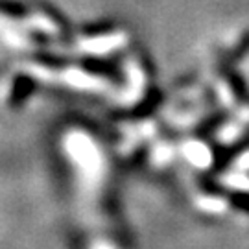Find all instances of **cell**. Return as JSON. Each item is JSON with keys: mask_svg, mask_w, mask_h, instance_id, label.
<instances>
[{"mask_svg": "<svg viewBox=\"0 0 249 249\" xmlns=\"http://www.w3.org/2000/svg\"><path fill=\"white\" fill-rule=\"evenodd\" d=\"M234 203H236V207L238 209H242V211H248L249 213V194H238V196L234 197Z\"/></svg>", "mask_w": 249, "mask_h": 249, "instance_id": "cell-1", "label": "cell"}]
</instances>
